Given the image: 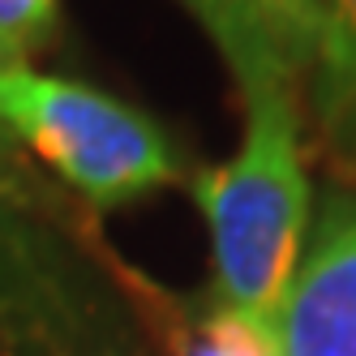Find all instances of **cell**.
I'll list each match as a JSON object with an SVG mask.
<instances>
[{
	"instance_id": "obj_1",
	"label": "cell",
	"mask_w": 356,
	"mask_h": 356,
	"mask_svg": "<svg viewBox=\"0 0 356 356\" xmlns=\"http://www.w3.org/2000/svg\"><path fill=\"white\" fill-rule=\"evenodd\" d=\"M245 142L227 163L197 172L193 202L211 232L219 296L275 322L305 253L314 193L288 86L249 95Z\"/></svg>"
},
{
	"instance_id": "obj_2",
	"label": "cell",
	"mask_w": 356,
	"mask_h": 356,
	"mask_svg": "<svg viewBox=\"0 0 356 356\" xmlns=\"http://www.w3.org/2000/svg\"><path fill=\"white\" fill-rule=\"evenodd\" d=\"M0 124L99 211L181 181V159L155 116L31 65L0 69Z\"/></svg>"
},
{
	"instance_id": "obj_3",
	"label": "cell",
	"mask_w": 356,
	"mask_h": 356,
	"mask_svg": "<svg viewBox=\"0 0 356 356\" xmlns=\"http://www.w3.org/2000/svg\"><path fill=\"white\" fill-rule=\"evenodd\" d=\"M112 309L35 202L0 176V356H86Z\"/></svg>"
},
{
	"instance_id": "obj_4",
	"label": "cell",
	"mask_w": 356,
	"mask_h": 356,
	"mask_svg": "<svg viewBox=\"0 0 356 356\" xmlns=\"http://www.w3.org/2000/svg\"><path fill=\"white\" fill-rule=\"evenodd\" d=\"M279 356H356V193H330L275 314Z\"/></svg>"
},
{
	"instance_id": "obj_5",
	"label": "cell",
	"mask_w": 356,
	"mask_h": 356,
	"mask_svg": "<svg viewBox=\"0 0 356 356\" xmlns=\"http://www.w3.org/2000/svg\"><path fill=\"white\" fill-rule=\"evenodd\" d=\"M138 292L168 356H279L275 322L253 318L223 296L193 309L185 300L159 296L150 284H138Z\"/></svg>"
},
{
	"instance_id": "obj_6",
	"label": "cell",
	"mask_w": 356,
	"mask_h": 356,
	"mask_svg": "<svg viewBox=\"0 0 356 356\" xmlns=\"http://www.w3.org/2000/svg\"><path fill=\"white\" fill-rule=\"evenodd\" d=\"M309 104L322 146L339 163L356 168V0H330Z\"/></svg>"
},
{
	"instance_id": "obj_7",
	"label": "cell",
	"mask_w": 356,
	"mask_h": 356,
	"mask_svg": "<svg viewBox=\"0 0 356 356\" xmlns=\"http://www.w3.org/2000/svg\"><path fill=\"white\" fill-rule=\"evenodd\" d=\"M181 5L202 22V31L211 35V43L227 60V69H232V78H236L245 99L275 90V86H288V73L270 56V47H266V39H262V31H258V22H253L245 0H181Z\"/></svg>"
},
{
	"instance_id": "obj_8",
	"label": "cell",
	"mask_w": 356,
	"mask_h": 356,
	"mask_svg": "<svg viewBox=\"0 0 356 356\" xmlns=\"http://www.w3.org/2000/svg\"><path fill=\"white\" fill-rule=\"evenodd\" d=\"M245 5H249L253 22H258L270 56L288 73V82L296 73L314 69L330 0H245Z\"/></svg>"
},
{
	"instance_id": "obj_9",
	"label": "cell",
	"mask_w": 356,
	"mask_h": 356,
	"mask_svg": "<svg viewBox=\"0 0 356 356\" xmlns=\"http://www.w3.org/2000/svg\"><path fill=\"white\" fill-rule=\"evenodd\" d=\"M60 31V0H0V69L31 65Z\"/></svg>"
},
{
	"instance_id": "obj_10",
	"label": "cell",
	"mask_w": 356,
	"mask_h": 356,
	"mask_svg": "<svg viewBox=\"0 0 356 356\" xmlns=\"http://www.w3.org/2000/svg\"><path fill=\"white\" fill-rule=\"evenodd\" d=\"M9 159H13V142H9V134H5V124H0V172H5Z\"/></svg>"
}]
</instances>
